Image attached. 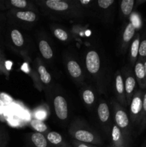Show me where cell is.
<instances>
[{"label": "cell", "instance_id": "7a4b0ae2", "mask_svg": "<svg viewBox=\"0 0 146 147\" xmlns=\"http://www.w3.org/2000/svg\"><path fill=\"white\" fill-rule=\"evenodd\" d=\"M86 67L89 73L96 74L100 68V59L96 51L91 50L86 55Z\"/></svg>", "mask_w": 146, "mask_h": 147}, {"label": "cell", "instance_id": "5b68a950", "mask_svg": "<svg viewBox=\"0 0 146 147\" xmlns=\"http://www.w3.org/2000/svg\"><path fill=\"white\" fill-rule=\"evenodd\" d=\"M134 71L135 76L136 79L138 82L140 87L142 88H146V78L143 60L139 59L138 61L135 65Z\"/></svg>", "mask_w": 146, "mask_h": 147}, {"label": "cell", "instance_id": "4316f807", "mask_svg": "<svg viewBox=\"0 0 146 147\" xmlns=\"http://www.w3.org/2000/svg\"><path fill=\"white\" fill-rule=\"evenodd\" d=\"M114 3V0H99L97 1L99 7L102 9H107Z\"/></svg>", "mask_w": 146, "mask_h": 147}, {"label": "cell", "instance_id": "8992f818", "mask_svg": "<svg viewBox=\"0 0 146 147\" xmlns=\"http://www.w3.org/2000/svg\"><path fill=\"white\" fill-rule=\"evenodd\" d=\"M115 119L117 126L120 129H126L128 128L129 124H130V120H129L128 116L125 111L122 110V109L117 110L115 113Z\"/></svg>", "mask_w": 146, "mask_h": 147}, {"label": "cell", "instance_id": "2e32d148", "mask_svg": "<svg viewBox=\"0 0 146 147\" xmlns=\"http://www.w3.org/2000/svg\"><path fill=\"white\" fill-rule=\"evenodd\" d=\"M134 0H123L120 4L122 12L125 16H129L132 13L134 7Z\"/></svg>", "mask_w": 146, "mask_h": 147}, {"label": "cell", "instance_id": "52a82bcc", "mask_svg": "<svg viewBox=\"0 0 146 147\" xmlns=\"http://www.w3.org/2000/svg\"><path fill=\"white\" fill-rule=\"evenodd\" d=\"M136 80L133 76H128L125 79V90L126 96H127V102L130 103L133 95L134 93V90L135 88Z\"/></svg>", "mask_w": 146, "mask_h": 147}, {"label": "cell", "instance_id": "f546056e", "mask_svg": "<svg viewBox=\"0 0 146 147\" xmlns=\"http://www.w3.org/2000/svg\"><path fill=\"white\" fill-rule=\"evenodd\" d=\"M143 64H144V68H145V78H146V59L143 60Z\"/></svg>", "mask_w": 146, "mask_h": 147}, {"label": "cell", "instance_id": "83f0119b", "mask_svg": "<svg viewBox=\"0 0 146 147\" xmlns=\"http://www.w3.org/2000/svg\"><path fill=\"white\" fill-rule=\"evenodd\" d=\"M74 147H92L89 146V145L86 144L82 143V142H74Z\"/></svg>", "mask_w": 146, "mask_h": 147}, {"label": "cell", "instance_id": "277c9868", "mask_svg": "<svg viewBox=\"0 0 146 147\" xmlns=\"http://www.w3.org/2000/svg\"><path fill=\"white\" fill-rule=\"evenodd\" d=\"M73 136L77 142H82V143H97V138L95 137V136L92 132L84 130V129H79V130L75 131Z\"/></svg>", "mask_w": 146, "mask_h": 147}, {"label": "cell", "instance_id": "5bb4252c", "mask_svg": "<svg viewBox=\"0 0 146 147\" xmlns=\"http://www.w3.org/2000/svg\"><path fill=\"white\" fill-rule=\"evenodd\" d=\"M135 27L133 23L130 22L125 27L124 32H123V42L125 43L129 42L132 40L133 36L135 35Z\"/></svg>", "mask_w": 146, "mask_h": 147}, {"label": "cell", "instance_id": "7402d4cb", "mask_svg": "<svg viewBox=\"0 0 146 147\" xmlns=\"http://www.w3.org/2000/svg\"><path fill=\"white\" fill-rule=\"evenodd\" d=\"M83 100L85 103L88 105H91L94 101V95L91 90H85L82 93Z\"/></svg>", "mask_w": 146, "mask_h": 147}, {"label": "cell", "instance_id": "7c38bea8", "mask_svg": "<svg viewBox=\"0 0 146 147\" xmlns=\"http://www.w3.org/2000/svg\"><path fill=\"white\" fill-rule=\"evenodd\" d=\"M97 114L100 121L105 123L108 121L110 117V110L107 103H101L97 109Z\"/></svg>", "mask_w": 146, "mask_h": 147}, {"label": "cell", "instance_id": "ba28073f", "mask_svg": "<svg viewBox=\"0 0 146 147\" xmlns=\"http://www.w3.org/2000/svg\"><path fill=\"white\" fill-rule=\"evenodd\" d=\"M112 140L115 146L117 147H127V144L125 142L121 134V130L117 125H114L112 129Z\"/></svg>", "mask_w": 146, "mask_h": 147}, {"label": "cell", "instance_id": "f1b7e54d", "mask_svg": "<svg viewBox=\"0 0 146 147\" xmlns=\"http://www.w3.org/2000/svg\"><path fill=\"white\" fill-rule=\"evenodd\" d=\"M80 2L82 4H88L92 2L91 0H80Z\"/></svg>", "mask_w": 146, "mask_h": 147}, {"label": "cell", "instance_id": "9c48e42d", "mask_svg": "<svg viewBox=\"0 0 146 147\" xmlns=\"http://www.w3.org/2000/svg\"><path fill=\"white\" fill-rule=\"evenodd\" d=\"M45 4L48 8L54 11H65L69 8V4L67 2L60 0H48Z\"/></svg>", "mask_w": 146, "mask_h": 147}, {"label": "cell", "instance_id": "8fae6325", "mask_svg": "<svg viewBox=\"0 0 146 147\" xmlns=\"http://www.w3.org/2000/svg\"><path fill=\"white\" fill-rule=\"evenodd\" d=\"M67 70L70 76L74 78H77L82 75L81 67L74 60H70L67 63Z\"/></svg>", "mask_w": 146, "mask_h": 147}, {"label": "cell", "instance_id": "30bf717a", "mask_svg": "<svg viewBox=\"0 0 146 147\" xmlns=\"http://www.w3.org/2000/svg\"><path fill=\"white\" fill-rule=\"evenodd\" d=\"M31 141L35 147H48L47 138L41 133H34L31 135Z\"/></svg>", "mask_w": 146, "mask_h": 147}, {"label": "cell", "instance_id": "ac0fdd59", "mask_svg": "<svg viewBox=\"0 0 146 147\" xmlns=\"http://www.w3.org/2000/svg\"><path fill=\"white\" fill-rule=\"evenodd\" d=\"M11 38L13 43L17 47H21L24 45V38L21 33L18 30H13L11 32Z\"/></svg>", "mask_w": 146, "mask_h": 147}, {"label": "cell", "instance_id": "4dcf8cb0", "mask_svg": "<svg viewBox=\"0 0 146 147\" xmlns=\"http://www.w3.org/2000/svg\"><path fill=\"white\" fill-rule=\"evenodd\" d=\"M111 147H117V146H111Z\"/></svg>", "mask_w": 146, "mask_h": 147}, {"label": "cell", "instance_id": "484cf974", "mask_svg": "<svg viewBox=\"0 0 146 147\" xmlns=\"http://www.w3.org/2000/svg\"><path fill=\"white\" fill-rule=\"evenodd\" d=\"M11 4H12L14 7H17V8H25L27 5V2L25 0H11L10 1Z\"/></svg>", "mask_w": 146, "mask_h": 147}, {"label": "cell", "instance_id": "4fadbf2b", "mask_svg": "<svg viewBox=\"0 0 146 147\" xmlns=\"http://www.w3.org/2000/svg\"><path fill=\"white\" fill-rule=\"evenodd\" d=\"M39 48L43 57L45 59H51L53 56V52L51 47L46 40H41L39 43Z\"/></svg>", "mask_w": 146, "mask_h": 147}, {"label": "cell", "instance_id": "9a60e30c", "mask_svg": "<svg viewBox=\"0 0 146 147\" xmlns=\"http://www.w3.org/2000/svg\"><path fill=\"white\" fill-rule=\"evenodd\" d=\"M140 35L137 34V37H135L131 44V47H130V56L133 62H135L137 60V57L139 54V47H140Z\"/></svg>", "mask_w": 146, "mask_h": 147}, {"label": "cell", "instance_id": "d6986e66", "mask_svg": "<svg viewBox=\"0 0 146 147\" xmlns=\"http://www.w3.org/2000/svg\"><path fill=\"white\" fill-rule=\"evenodd\" d=\"M38 72L40 73L42 82L44 84H49L51 81L52 78L50 73L47 72L46 67L43 65H40L38 67Z\"/></svg>", "mask_w": 146, "mask_h": 147}, {"label": "cell", "instance_id": "e0dca14e", "mask_svg": "<svg viewBox=\"0 0 146 147\" xmlns=\"http://www.w3.org/2000/svg\"><path fill=\"white\" fill-rule=\"evenodd\" d=\"M16 16L19 20H23V21L29 22H34L36 20V14L33 11H18L16 14Z\"/></svg>", "mask_w": 146, "mask_h": 147}, {"label": "cell", "instance_id": "3957f363", "mask_svg": "<svg viewBox=\"0 0 146 147\" xmlns=\"http://www.w3.org/2000/svg\"><path fill=\"white\" fill-rule=\"evenodd\" d=\"M54 107L57 118L60 120H65L68 116L67 103L64 97L57 96L54 99Z\"/></svg>", "mask_w": 146, "mask_h": 147}, {"label": "cell", "instance_id": "cb8c5ba5", "mask_svg": "<svg viewBox=\"0 0 146 147\" xmlns=\"http://www.w3.org/2000/svg\"><path fill=\"white\" fill-rule=\"evenodd\" d=\"M54 34L58 40H61V41H66L68 38V34L64 30H62V29L57 28L54 30Z\"/></svg>", "mask_w": 146, "mask_h": 147}, {"label": "cell", "instance_id": "d4e9b609", "mask_svg": "<svg viewBox=\"0 0 146 147\" xmlns=\"http://www.w3.org/2000/svg\"><path fill=\"white\" fill-rule=\"evenodd\" d=\"M139 57L142 60L146 59V38L143 39L140 43V47H139Z\"/></svg>", "mask_w": 146, "mask_h": 147}, {"label": "cell", "instance_id": "603a6c76", "mask_svg": "<svg viewBox=\"0 0 146 147\" xmlns=\"http://www.w3.org/2000/svg\"><path fill=\"white\" fill-rule=\"evenodd\" d=\"M146 126V91L143 94V111H142L141 122H140V126L141 130L145 129Z\"/></svg>", "mask_w": 146, "mask_h": 147}, {"label": "cell", "instance_id": "1f68e13d", "mask_svg": "<svg viewBox=\"0 0 146 147\" xmlns=\"http://www.w3.org/2000/svg\"><path fill=\"white\" fill-rule=\"evenodd\" d=\"M145 147H146V146H145Z\"/></svg>", "mask_w": 146, "mask_h": 147}, {"label": "cell", "instance_id": "6da1fadb", "mask_svg": "<svg viewBox=\"0 0 146 147\" xmlns=\"http://www.w3.org/2000/svg\"><path fill=\"white\" fill-rule=\"evenodd\" d=\"M143 92L140 90L136 92L130 101V106L132 121L133 123H139L140 125L141 122L142 111H143Z\"/></svg>", "mask_w": 146, "mask_h": 147}, {"label": "cell", "instance_id": "ffe728a7", "mask_svg": "<svg viewBox=\"0 0 146 147\" xmlns=\"http://www.w3.org/2000/svg\"><path fill=\"white\" fill-rule=\"evenodd\" d=\"M115 88H116V90H117V93H118L119 96L123 97V96H124V92H125V84H124V81H123V77H122V76L120 74V73L117 74V76H116Z\"/></svg>", "mask_w": 146, "mask_h": 147}, {"label": "cell", "instance_id": "44dd1931", "mask_svg": "<svg viewBox=\"0 0 146 147\" xmlns=\"http://www.w3.org/2000/svg\"><path fill=\"white\" fill-rule=\"evenodd\" d=\"M31 126L34 129L35 131H37L38 133H42L47 131V126L45 123L43 121L40 120H37V119H34V120L31 121Z\"/></svg>", "mask_w": 146, "mask_h": 147}]
</instances>
